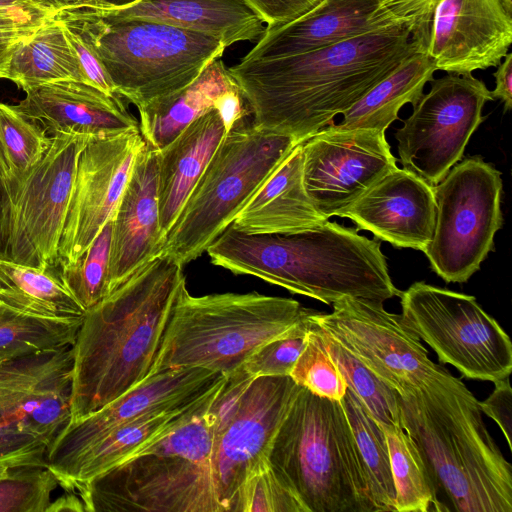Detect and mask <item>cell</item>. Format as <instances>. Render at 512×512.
I'll return each instance as SVG.
<instances>
[{
  "label": "cell",
  "instance_id": "51",
  "mask_svg": "<svg viewBox=\"0 0 512 512\" xmlns=\"http://www.w3.org/2000/svg\"><path fill=\"white\" fill-rule=\"evenodd\" d=\"M9 228V197L8 192L0 183V258L6 259V248Z\"/></svg>",
  "mask_w": 512,
  "mask_h": 512
},
{
  "label": "cell",
  "instance_id": "35",
  "mask_svg": "<svg viewBox=\"0 0 512 512\" xmlns=\"http://www.w3.org/2000/svg\"><path fill=\"white\" fill-rule=\"evenodd\" d=\"M389 452L397 512L433 511V490L422 457L400 424L381 425Z\"/></svg>",
  "mask_w": 512,
  "mask_h": 512
},
{
  "label": "cell",
  "instance_id": "55",
  "mask_svg": "<svg viewBox=\"0 0 512 512\" xmlns=\"http://www.w3.org/2000/svg\"><path fill=\"white\" fill-rule=\"evenodd\" d=\"M0 15H6V14L0 12ZM6 16H8V15H6Z\"/></svg>",
  "mask_w": 512,
  "mask_h": 512
},
{
  "label": "cell",
  "instance_id": "41",
  "mask_svg": "<svg viewBox=\"0 0 512 512\" xmlns=\"http://www.w3.org/2000/svg\"><path fill=\"white\" fill-rule=\"evenodd\" d=\"M231 512H308L289 483L263 464L237 492Z\"/></svg>",
  "mask_w": 512,
  "mask_h": 512
},
{
  "label": "cell",
  "instance_id": "18",
  "mask_svg": "<svg viewBox=\"0 0 512 512\" xmlns=\"http://www.w3.org/2000/svg\"><path fill=\"white\" fill-rule=\"evenodd\" d=\"M144 144L139 129L87 143L79 156L56 267L77 261L114 216Z\"/></svg>",
  "mask_w": 512,
  "mask_h": 512
},
{
  "label": "cell",
  "instance_id": "32",
  "mask_svg": "<svg viewBox=\"0 0 512 512\" xmlns=\"http://www.w3.org/2000/svg\"><path fill=\"white\" fill-rule=\"evenodd\" d=\"M53 270L0 258V303L38 317L82 318L86 310Z\"/></svg>",
  "mask_w": 512,
  "mask_h": 512
},
{
  "label": "cell",
  "instance_id": "31",
  "mask_svg": "<svg viewBox=\"0 0 512 512\" xmlns=\"http://www.w3.org/2000/svg\"><path fill=\"white\" fill-rule=\"evenodd\" d=\"M4 79L25 92L42 84L85 77L63 25L52 15L13 54Z\"/></svg>",
  "mask_w": 512,
  "mask_h": 512
},
{
  "label": "cell",
  "instance_id": "30",
  "mask_svg": "<svg viewBox=\"0 0 512 512\" xmlns=\"http://www.w3.org/2000/svg\"><path fill=\"white\" fill-rule=\"evenodd\" d=\"M435 71L437 69L427 53L409 56L346 110L342 114L343 120L335 126L385 132L398 119V112L405 104L414 106L419 101Z\"/></svg>",
  "mask_w": 512,
  "mask_h": 512
},
{
  "label": "cell",
  "instance_id": "20",
  "mask_svg": "<svg viewBox=\"0 0 512 512\" xmlns=\"http://www.w3.org/2000/svg\"><path fill=\"white\" fill-rule=\"evenodd\" d=\"M512 43L501 0H438L427 54L437 70L466 74L497 67Z\"/></svg>",
  "mask_w": 512,
  "mask_h": 512
},
{
  "label": "cell",
  "instance_id": "38",
  "mask_svg": "<svg viewBox=\"0 0 512 512\" xmlns=\"http://www.w3.org/2000/svg\"><path fill=\"white\" fill-rule=\"evenodd\" d=\"M112 227L113 217L77 261L57 268L62 283L85 310L99 303L109 293Z\"/></svg>",
  "mask_w": 512,
  "mask_h": 512
},
{
  "label": "cell",
  "instance_id": "27",
  "mask_svg": "<svg viewBox=\"0 0 512 512\" xmlns=\"http://www.w3.org/2000/svg\"><path fill=\"white\" fill-rule=\"evenodd\" d=\"M226 134L224 121L214 108L195 119L158 151V202L163 241Z\"/></svg>",
  "mask_w": 512,
  "mask_h": 512
},
{
  "label": "cell",
  "instance_id": "2",
  "mask_svg": "<svg viewBox=\"0 0 512 512\" xmlns=\"http://www.w3.org/2000/svg\"><path fill=\"white\" fill-rule=\"evenodd\" d=\"M161 253L86 310L73 345L70 419L112 402L150 373L186 279Z\"/></svg>",
  "mask_w": 512,
  "mask_h": 512
},
{
  "label": "cell",
  "instance_id": "3",
  "mask_svg": "<svg viewBox=\"0 0 512 512\" xmlns=\"http://www.w3.org/2000/svg\"><path fill=\"white\" fill-rule=\"evenodd\" d=\"M399 424L415 443L433 490V511L512 512V466L479 401L443 366L398 394Z\"/></svg>",
  "mask_w": 512,
  "mask_h": 512
},
{
  "label": "cell",
  "instance_id": "52",
  "mask_svg": "<svg viewBox=\"0 0 512 512\" xmlns=\"http://www.w3.org/2000/svg\"><path fill=\"white\" fill-rule=\"evenodd\" d=\"M14 182L13 175L11 173L9 164L7 162L6 156L3 152V149L0 145V183L4 186L6 191L9 194L10 188Z\"/></svg>",
  "mask_w": 512,
  "mask_h": 512
},
{
  "label": "cell",
  "instance_id": "7",
  "mask_svg": "<svg viewBox=\"0 0 512 512\" xmlns=\"http://www.w3.org/2000/svg\"><path fill=\"white\" fill-rule=\"evenodd\" d=\"M269 461L308 512H376L340 401L300 386L275 436Z\"/></svg>",
  "mask_w": 512,
  "mask_h": 512
},
{
  "label": "cell",
  "instance_id": "23",
  "mask_svg": "<svg viewBox=\"0 0 512 512\" xmlns=\"http://www.w3.org/2000/svg\"><path fill=\"white\" fill-rule=\"evenodd\" d=\"M158 182V151L145 143L113 216L109 293L162 252Z\"/></svg>",
  "mask_w": 512,
  "mask_h": 512
},
{
  "label": "cell",
  "instance_id": "13",
  "mask_svg": "<svg viewBox=\"0 0 512 512\" xmlns=\"http://www.w3.org/2000/svg\"><path fill=\"white\" fill-rule=\"evenodd\" d=\"M430 83L395 137L403 169L435 186L462 159L470 137L485 119V103L494 99L472 73H447Z\"/></svg>",
  "mask_w": 512,
  "mask_h": 512
},
{
  "label": "cell",
  "instance_id": "16",
  "mask_svg": "<svg viewBox=\"0 0 512 512\" xmlns=\"http://www.w3.org/2000/svg\"><path fill=\"white\" fill-rule=\"evenodd\" d=\"M299 389L290 376L252 379L237 412L214 438L212 472L223 512L232 511L243 483L269 461L275 436Z\"/></svg>",
  "mask_w": 512,
  "mask_h": 512
},
{
  "label": "cell",
  "instance_id": "49",
  "mask_svg": "<svg viewBox=\"0 0 512 512\" xmlns=\"http://www.w3.org/2000/svg\"><path fill=\"white\" fill-rule=\"evenodd\" d=\"M0 12L27 22H39L49 16L26 0H0Z\"/></svg>",
  "mask_w": 512,
  "mask_h": 512
},
{
  "label": "cell",
  "instance_id": "29",
  "mask_svg": "<svg viewBox=\"0 0 512 512\" xmlns=\"http://www.w3.org/2000/svg\"><path fill=\"white\" fill-rule=\"evenodd\" d=\"M235 87L221 58L213 61L183 90L138 109L139 130L145 143L161 150L195 119L216 109L222 96Z\"/></svg>",
  "mask_w": 512,
  "mask_h": 512
},
{
  "label": "cell",
  "instance_id": "4",
  "mask_svg": "<svg viewBox=\"0 0 512 512\" xmlns=\"http://www.w3.org/2000/svg\"><path fill=\"white\" fill-rule=\"evenodd\" d=\"M326 220L293 233L248 234L229 225L207 248L211 263L327 305L349 296L400 297L378 238Z\"/></svg>",
  "mask_w": 512,
  "mask_h": 512
},
{
  "label": "cell",
  "instance_id": "54",
  "mask_svg": "<svg viewBox=\"0 0 512 512\" xmlns=\"http://www.w3.org/2000/svg\"><path fill=\"white\" fill-rule=\"evenodd\" d=\"M505 11L512 16V0H501Z\"/></svg>",
  "mask_w": 512,
  "mask_h": 512
},
{
  "label": "cell",
  "instance_id": "37",
  "mask_svg": "<svg viewBox=\"0 0 512 512\" xmlns=\"http://www.w3.org/2000/svg\"><path fill=\"white\" fill-rule=\"evenodd\" d=\"M317 328L332 361L345 379L347 388L359 398L369 414L378 424H399L398 393L384 384L349 351Z\"/></svg>",
  "mask_w": 512,
  "mask_h": 512
},
{
  "label": "cell",
  "instance_id": "45",
  "mask_svg": "<svg viewBox=\"0 0 512 512\" xmlns=\"http://www.w3.org/2000/svg\"><path fill=\"white\" fill-rule=\"evenodd\" d=\"M267 24L274 28L287 24L317 6L322 0H244Z\"/></svg>",
  "mask_w": 512,
  "mask_h": 512
},
{
  "label": "cell",
  "instance_id": "46",
  "mask_svg": "<svg viewBox=\"0 0 512 512\" xmlns=\"http://www.w3.org/2000/svg\"><path fill=\"white\" fill-rule=\"evenodd\" d=\"M492 393L480 402L482 413L490 417L502 431L509 449H512V389L509 377L496 380Z\"/></svg>",
  "mask_w": 512,
  "mask_h": 512
},
{
  "label": "cell",
  "instance_id": "26",
  "mask_svg": "<svg viewBox=\"0 0 512 512\" xmlns=\"http://www.w3.org/2000/svg\"><path fill=\"white\" fill-rule=\"evenodd\" d=\"M224 381L189 404L146 414L111 431L76 459L59 478L60 487L78 496L95 478L158 442L191 419L212 401Z\"/></svg>",
  "mask_w": 512,
  "mask_h": 512
},
{
  "label": "cell",
  "instance_id": "17",
  "mask_svg": "<svg viewBox=\"0 0 512 512\" xmlns=\"http://www.w3.org/2000/svg\"><path fill=\"white\" fill-rule=\"evenodd\" d=\"M225 378L222 373L204 368L170 369L148 375L100 409L68 421L47 448L49 468L59 481L80 455L111 431L146 414L189 404Z\"/></svg>",
  "mask_w": 512,
  "mask_h": 512
},
{
  "label": "cell",
  "instance_id": "11",
  "mask_svg": "<svg viewBox=\"0 0 512 512\" xmlns=\"http://www.w3.org/2000/svg\"><path fill=\"white\" fill-rule=\"evenodd\" d=\"M400 298L403 323L442 364L454 366L468 379L494 382L509 377L510 338L474 296L420 281Z\"/></svg>",
  "mask_w": 512,
  "mask_h": 512
},
{
  "label": "cell",
  "instance_id": "34",
  "mask_svg": "<svg viewBox=\"0 0 512 512\" xmlns=\"http://www.w3.org/2000/svg\"><path fill=\"white\" fill-rule=\"evenodd\" d=\"M83 317H38L0 303V362L73 346Z\"/></svg>",
  "mask_w": 512,
  "mask_h": 512
},
{
  "label": "cell",
  "instance_id": "25",
  "mask_svg": "<svg viewBox=\"0 0 512 512\" xmlns=\"http://www.w3.org/2000/svg\"><path fill=\"white\" fill-rule=\"evenodd\" d=\"M112 19L157 21L211 36L226 48L258 40L264 22L244 0H139L119 8L94 7Z\"/></svg>",
  "mask_w": 512,
  "mask_h": 512
},
{
  "label": "cell",
  "instance_id": "48",
  "mask_svg": "<svg viewBox=\"0 0 512 512\" xmlns=\"http://www.w3.org/2000/svg\"><path fill=\"white\" fill-rule=\"evenodd\" d=\"M493 73L495 87L490 91L493 99L504 104V112L512 108V53L508 52Z\"/></svg>",
  "mask_w": 512,
  "mask_h": 512
},
{
  "label": "cell",
  "instance_id": "36",
  "mask_svg": "<svg viewBox=\"0 0 512 512\" xmlns=\"http://www.w3.org/2000/svg\"><path fill=\"white\" fill-rule=\"evenodd\" d=\"M58 478L48 465L0 462V512L53 511Z\"/></svg>",
  "mask_w": 512,
  "mask_h": 512
},
{
  "label": "cell",
  "instance_id": "14",
  "mask_svg": "<svg viewBox=\"0 0 512 512\" xmlns=\"http://www.w3.org/2000/svg\"><path fill=\"white\" fill-rule=\"evenodd\" d=\"M384 302L343 297L331 313L311 310L309 319L398 394L420 386L442 365Z\"/></svg>",
  "mask_w": 512,
  "mask_h": 512
},
{
  "label": "cell",
  "instance_id": "12",
  "mask_svg": "<svg viewBox=\"0 0 512 512\" xmlns=\"http://www.w3.org/2000/svg\"><path fill=\"white\" fill-rule=\"evenodd\" d=\"M92 137L57 133L42 159L9 191L6 259L55 269L82 150Z\"/></svg>",
  "mask_w": 512,
  "mask_h": 512
},
{
  "label": "cell",
  "instance_id": "50",
  "mask_svg": "<svg viewBox=\"0 0 512 512\" xmlns=\"http://www.w3.org/2000/svg\"><path fill=\"white\" fill-rule=\"evenodd\" d=\"M39 11L51 16L63 10L102 6V0H26Z\"/></svg>",
  "mask_w": 512,
  "mask_h": 512
},
{
  "label": "cell",
  "instance_id": "40",
  "mask_svg": "<svg viewBox=\"0 0 512 512\" xmlns=\"http://www.w3.org/2000/svg\"><path fill=\"white\" fill-rule=\"evenodd\" d=\"M308 322L306 344L290 377L297 385L317 396L340 401L347 390L345 379L332 361L323 337L309 315Z\"/></svg>",
  "mask_w": 512,
  "mask_h": 512
},
{
  "label": "cell",
  "instance_id": "24",
  "mask_svg": "<svg viewBox=\"0 0 512 512\" xmlns=\"http://www.w3.org/2000/svg\"><path fill=\"white\" fill-rule=\"evenodd\" d=\"M14 109L47 133L112 136L139 129L122 97L79 80L49 82L26 91Z\"/></svg>",
  "mask_w": 512,
  "mask_h": 512
},
{
  "label": "cell",
  "instance_id": "39",
  "mask_svg": "<svg viewBox=\"0 0 512 512\" xmlns=\"http://www.w3.org/2000/svg\"><path fill=\"white\" fill-rule=\"evenodd\" d=\"M50 144L51 136L40 124L0 102V145L14 181L42 159Z\"/></svg>",
  "mask_w": 512,
  "mask_h": 512
},
{
  "label": "cell",
  "instance_id": "44",
  "mask_svg": "<svg viewBox=\"0 0 512 512\" xmlns=\"http://www.w3.org/2000/svg\"><path fill=\"white\" fill-rule=\"evenodd\" d=\"M63 27L80 62L86 83L106 94L118 95L109 75L90 43L78 31L65 25Z\"/></svg>",
  "mask_w": 512,
  "mask_h": 512
},
{
  "label": "cell",
  "instance_id": "9",
  "mask_svg": "<svg viewBox=\"0 0 512 512\" xmlns=\"http://www.w3.org/2000/svg\"><path fill=\"white\" fill-rule=\"evenodd\" d=\"M300 143L244 118L226 134L167 233L162 252L181 266L200 257Z\"/></svg>",
  "mask_w": 512,
  "mask_h": 512
},
{
  "label": "cell",
  "instance_id": "22",
  "mask_svg": "<svg viewBox=\"0 0 512 512\" xmlns=\"http://www.w3.org/2000/svg\"><path fill=\"white\" fill-rule=\"evenodd\" d=\"M387 25L408 26L389 0H322L287 24L265 27L256 45L242 60L297 55Z\"/></svg>",
  "mask_w": 512,
  "mask_h": 512
},
{
  "label": "cell",
  "instance_id": "19",
  "mask_svg": "<svg viewBox=\"0 0 512 512\" xmlns=\"http://www.w3.org/2000/svg\"><path fill=\"white\" fill-rule=\"evenodd\" d=\"M73 346L0 362V428L49 446L70 419Z\"/></svg>",
  "mask_w": 512,
  "mask_h": 512
},
{
  "label": "cell",
  "instance_id": "53",
  "mask_svg": "<svg viewBox=\"0 0 512 512\" xmlns=\"http://www.w3.org/2000/svg\"><path fill=\"white\" fill-rule=\"evenodd\" d=\"M139 0H102V6L105 7H125L136 3Z\"/></svg>",
  "mask_w": 512,
  "mask_h": 512
},
{
  "label": "cell",
  "instance_id": "1",
  "mask_svg": "<svg viewBox=\"0 0 512 512\" xmlns=\"http://www.w3.org/2000/svg\"><path fill=\"white\" fill-rule=\"evenodd\" d=\"M423 52L406 25H387L305 53L228 68L255 128L302 143L343 114L406 58Z\"/></svg>",
  "mask_w": 512,
  "mask_h": 512
},
{
  "label": "cell",
  "instance_id": "5",
  "mask_svg": "<svg viewBox=\"0 0 512 512\" xmlns=\"http://www.w3.org/2000/svg\"><path fill=\"white\" fill-rule=\"evenodd\" d=\"M309 312L292 298L257 292L193 296L184 284L149 375L204 368L228 376L260 346L302 326Z\"/></svg>",
  "mask_w": 512,
  "mask_h": 512
},
{
  "label": "cell",
  "instance_id": "21",
  "mask_svg": "<svg viewBox=\"0 0 512 512\" xmlns=\"http://www.w3.org/2000/svg\"><path fill=\"white\" fill-rule=\"evenodd\" d=\"M435 215L433 186L398 167L336 214L394 247L422 252L432 239Z\"/></svg>",
  "mask_w": 512,
  "mask_h": 512
},
{
  "label": "cell",
  "instance_id": "15",
  "mask_svg": "<svg viewBox=\"0 0 512 512\" xmlns=\"http://www.w3.org/2000/svg\"><path fill=\"white\" fill-rule=\"evenodd\" d=\"M304 184L327 219L397 167L385 132L324 127L301 143Z\"/></svg>",
  "mask_w": 512,
  "mask_h": 512
},
{
  "label": "cell",
  "instance_id": "28",
  "mask_svg": "<svg viewBox=\"0 0 512 512\" xmlns=\"http://www.w3.org/2000/svg\"><path fill=\"white\" fill-rule=\"evenodd\" d=\"M326 220L306 190L300 143L254 193L231 225L248 234H283L305 230Z\"/></svg>",
  "mask_w": 512,
  "mask_h": 512
},
{
  "label": "cell",
  "instance_id": "10",
  "mask_svg": "<svg viewBox=\"0 0 512 512\" xmlns=\"http://www.w3.org/2000/svg\"><path fill=\"white\" fill-rule=\"evenodd\" d=\"M501 172L480 156L456 163L433 186L436 215L424 254L447 283H464L494 250L503 225Z\"/></svg>",
  "mask_w": 512,
  "mask_h": 512
},
{
  "label": "cell",
  "instance_id": "47",
  "mask_svg": "<svg viewBox=\"0 0 512 512\" xmlns=\"http://www.w3.org/2000/svg\"><path fill=\"white\" fill-rule=\"evenodd\" d=\"M45 20L27 22L0 15V79H4L8 64L18 47L32 36Z\"/></svg>",
  "mask_w": 512,
  "mask_h": 512
},
{
  "label": "cell",
  "instance_id": "33",
  "mask_svg": "<svg viewBox=\"0 0 512 512\" xmlns=\"http://www.w3.org/2000/svg\"><path fill=\"white\" fill-rule=\"evenodd\" d=\"M340 402L368 477L376 512H396V492L382 428L350 389Z\"/></svg>",
  "mask_w": 512,
  "mask_h": 512
},
{
  "label": "cell",
  "instance_id": "42",
  "mask_svg": "<svg viewBox=\"0 0 512 512\" xmlns=\"http://www.w3.org/2000/svg\"><path fill=\"white\" fill-rule=\"evenodd\" d=\"M308 326L307 316L306 322L293 332L260 346L244 362L242 365L243 370L253 378L262 376H290L306 344Z\"/></svg>",
  "mask_w": 512,
  "mask_h": 512
},
{
  "label": "cell",
  "instance_id": "6",
  "mask_svg": "<svg viewBox=\"0 0 512 512\" xmlns=\"http://www.w3.org/2000/svg\"><path fill=\"white\" fill-rule=\"evenodd\" d=\"M52 16L90 43L116 93L137 109L192 84L226 49L205 34L157 21L112 19L94 7Z\"/></svg>",
  "mask_w": 512,
  "mask_h": 512
},
{
  "label": "cell",
  "instance_id": "8",
  "mask_svg": "<svg viewBox=\"0 0 512 512\" xmlns=\"http://www.w3.org/2000/svg\"><path fill=\"white\" fill-rule=\"evenodd\" d=\"M211 402L158 442L91 481L78 493L83 511L223 512L212 472Z\"/></svg>",
  "mask_w": 512,
  "mask_h": 512
},
{
  "label": "cell",
  "instance_id": "43",
  "mask_svg": "<svg viewBox=\"0 0 512 512\" xmlns=\"http://www.w3.org/2000/svg\"><path fill=\"white\" fill-rule=\"evenodd\" d=\"M48 444L41 438L14 428H0V462L48 465Z\"/></svg>",
  "mask_w": 512,
  "mask_h": 512
}]
</instances>
